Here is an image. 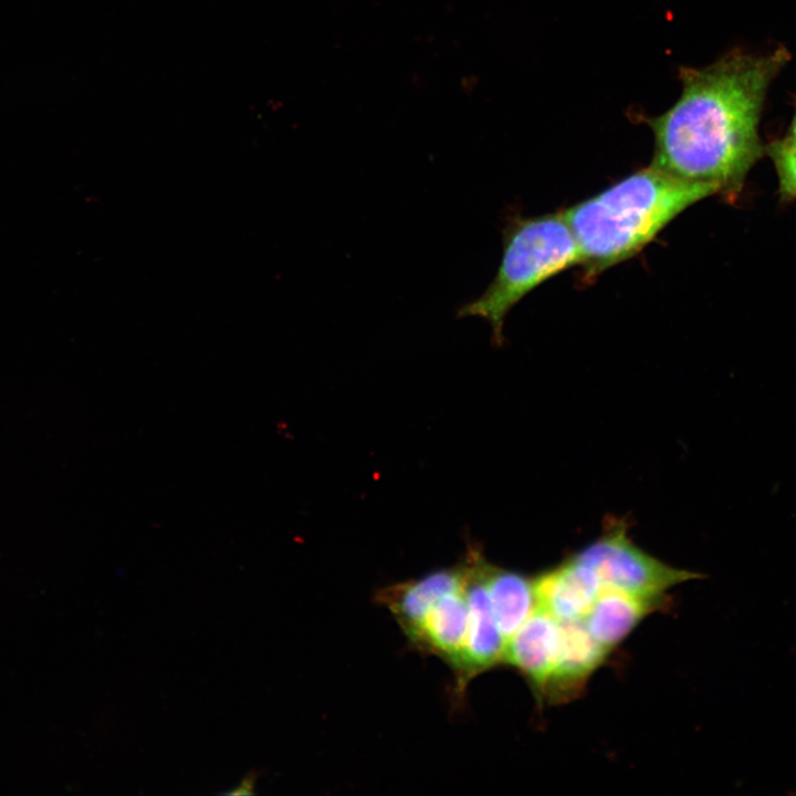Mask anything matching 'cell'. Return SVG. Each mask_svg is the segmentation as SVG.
Instances as JSON below:
<instances>
[{
	"label": "cell",
	"instance_id": "8",
	"mask_svg": "<svg viewBox=\"0 0 796 796\" xmlns=\"http://www.w3.org/2000/svg\"><path fill=\"white\" fill-rule=\"evenodd\" d=\"M465 565L433 570L420 578L394 585L380 593L406 636L416 643L433 606L465 585Z\"/></svg>",
	"mask_w": 796,
	"mask_h": 796
},
{
	"label": "cell",
	"instance_id": "3",
	"mask_svg": "<svg viewBox=\"0 0 796 796\" xmlns=\"http://www.w3.org/2000/svg\"><path fill=\"white\" fill-rule=\"evenodd\" d=\"M574 265H580V252L563 211L513 218L503 232V253L493 280L457 315L486 321L500 345L510 311L540 284Z\"/></svg>",
	"mask_w": 796,
	"mask_h": 796
},
{
	"label": "cell",
	"instance_id": "9",
	"mask_svg": "<svg viewBox=\"0 0 796 796\" xmlns=\"http://www.w3.org/2000/svg\"><path fill=\"white\" fill-rule=\"evenodd\" d=\"M608 653L583 620L561 621L557 660L541 695L555 702L574 696Z\"/></svg>",
	"mask_w": 796,
	"mask_h": 796
},
{
	"label": "cell",
	"instance_id": "6",
	"mask_svg": "<svg viewBox=\"0 0 796 796\" xmlns=\"http://www.w3.org/2000/svg\"><path fill=\"white\" fill-rule=\"evenodd\" d=\"M537 607L559 621L582 620L600 594L596 573L574 555L534 578Z\"/></svg>",
	"mask_w": 796,
	"mask_h": 796
},
{
	"label": "cell",
	"instance_id": "13",
	"mask_svg": "<svg viewBox=\"0 0 796 796\" xmlns=\"http://www.w3.org/2000/svg\"><path fill=\"white\" fill-rule=\"evenodd\" d=\"M766 150L777 174L781 196L786 200H795L796 151L786 147L781 139L772 143Z\"/></svg>",
	"mask_w": 796,
	"mask_h": 796
},
{
	"label": "cell",
	"instance_id": "1",
	"mask_svg": "<svg viewBox=\"0 0 796 796\" xmlns=\"http://www.w3.org/2000/svg\"><path fill=\"white\" fill-rule=\"evenodd\" d=\"M788 60L733 51L704 67H682L681 93L648 121L654 137L650 166L682 180L739 195L764 148L758 123L771 82Z\"/></svg>",
	"mask_w": 796,
	"mask_h": 796
},
{
	"label": "cell",
	"instance_id": "12",
	"mask_svg": "<svg viewBox=\"0 0 796 796\" xmlns=\"http://www.w3.org/2000/svg\"><path fill=\"white\" fill-rule=\"evenodd\" d=\"M484 574L495 621L507 641L537 608L534 579L488 562Z\"/></svg>",
	"mask_w": 796,
	"mask_h": 796
},
{
	"label": "cell",
	"instance_id": "2",
	"mask_svg": "<svg viewBox=\"0 0 796 796\" xmlns=\"http://www.w3.org/2000/svg\"><path fill=\"white\" fill-rule=\"evenodd\" d=\"M715 193L710 185L649 166L565 209L585 275L630 259L685 209Z\"/></svg>",
	"mask_w": 796,
	"mask_h": 796
},
{
	"label": "cell",
	"instance_id": "10",
	"mask_svg": "<svg viewBox=\"0 0 796 796\" xmlns=\"http://www.w3.org/2000/svg\"><path fill=\"white\" fill-rule=\"evenodd\" d=\"M658 603L603 587L582 619L591 637L608 652L618 646Z\"/></svg>",
	"mask_w": 796,
	"mask_h": 796
},
{
	"label": "cell",
	"instance_id": "15",
	"mask_svg": "<svg viewBox=\"0 0 796 796\" xmlns=\"http://www.w3.org/2000/svg\"><path fill=\"white\" fill-rule=\"evenodd\" d=\"M781 142L790 150L796 151V115L788 128L787 135Z\"/></svg>",
	"mask_w": 796,
	"mask_h": 796
},
{
	"label": "cell",
	"instance_id": "7",
	"mask_svg": "<svg viewBox=\"0 0 796 796\" xmlns=\"http://www.w3.org/2000/svg\"><path fill=\"white\" fill-rule=\"evenodd\" d=\"M561 621L536 608L507 639L505 663L516 668L541 695L556 663Z\"/></svg>",
	"mask_w": 796,
	"mask_h": 796
},
{
	"label": "cell",
	"instance_id": "14",
	"mask_svg": "<svg viewBox=\"0 0 796 796\" xmlns=\"http://www.w3.org/2000/svg\"><path fill=\"white\" fill-rule=\"evenodd\" d=\"M254 782H255V776H253L252 774H249L247 777L243 778L241 784L234 790L228 792L227 794H231V795L252 794Z\"/></svg>",
	"mask_w": 796,
	"mask_h": 796
},
{
	"label": "cell",
	"instance_id": "11",
	"mask_svg": "<svg viewBox=\"0 0 796 796\" xmlns=\"http://www.w3.org/2000/svg\"><path fill=\"white\" fill-rule=\"evenodd\" d=\"M467 576V575H465ZM465 585L443 596L428 614L416 645L458 670L468 629Z\"/></svg>",
	"mask_w": 796,
	"mask_h": 796
},
{
	"label": "cell",
	"instance_id": "4",
	"mask_svg": "<svg viewBox=\"0 0 796 796\" xmlns=\"http://www.w3.org/2000/svg\"><path fill=\"white\" fill-rule=\"evenodd\" d=\"M574 556L588 565L603 587L660 603L670 588L701 578V574L672 567L638 547L625 522L611 521L605 532Z\"/></svg>",
	"mask_w": 796,
	"mask_h": 796
},
{
	"label": "cell",
	"instance_id": "5",
	"mask_svg": "<svg viewBox=\"0 0 796 796\" xmlns=\"http://www.w3.org/2000/svg\"><path fill=\"white\" fill-rule=\"evenodd\" d=\"M485 558L470 549L465 558L468 629L457 674L460 690L478 673L504 661L506 641L495 621L485 583Z\"/></svg>",
	"mask_w": 796,
	"mask_h": 796
}]
</instances>
